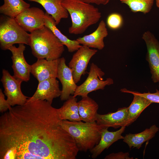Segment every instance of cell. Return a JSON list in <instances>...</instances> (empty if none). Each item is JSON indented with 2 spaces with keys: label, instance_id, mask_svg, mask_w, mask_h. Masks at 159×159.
<instances>
[{
  "label": "cell",
  "instance_id": "cell-1",
  "mask_svg": "<svg viewBox=\"0 0 159 159\" xmlns=\"http://www.w3.org/2000/svg\"><path fill=\"white\" fill-rule=\"evenodd\" d=\"M45 100L11 107L0 117V159H75L79 150Z\"/></svg>",
  "mask_w": 159,
  "mask_h": 159
},
{
  "label": "cell",
  "instance_id": "cell-2",
  "mask_svg": "<svg viewBox=\"0 0 159 159\" xmlns=\"http://www.w3.org/2000/svg\"><path fill=\"white\" fill-rule=\"evenodd\" d=\"M61 4L71 17L72 24L68 29L70 34L83 33L89 27L96 24L102 16L97 8L80 0H62Z\"/></svg>",
  "mask_w": 159,
  "mask_h": 159
},
{
  "label": "cell",
  "instance_id": "cell-3",
  "mask_svg": "<svg viewBox=\"0 0 159 159\" xmlns=\"http://www.w3.org/2000/svg\"><path fill=\"white\" fill-rule=\"evenodd\" d=\"M29 34L28 45L37 59L60 58L64 50V45L49 29L44 26Z\"/></svg>",
  "mask_w": 159,
  "mask_h": 159
},
{
  "label": "cell",
  "instance_id": "cell-4",
  "mask_svg": "<svg viewBox=\"0 0 159 159\" xmlns=\"http://www.w3.org/2000/svg\"><path fill=\"white\" fill-rule=\"evenodd\" d=\"M61 125L73 138L79 151L87 152L99 142L104 128L96 121L83 122L62 120Z\"/></svg>",
  "mask_w": 159,
  "mask_h": 159
},
{
  "label": "cell",
  "instance_id": "cell-5",
  "mask_svg": "<svg viewBox=\"0 0 159 159\" xmlns=\"http://www.w3.org/2000/svg\"><path fill=\"white\" fill-rule=\"evenodd\" d=\"M30 34L17 22L15 18L1 16L0 22V47L3 50L16 44L29 45Z\"/></svg>",
  "mask_w": 159,
  "mask_h": 159
},
{
  "label": "cell",
  "instance_id": "cell-6",
  "mask_svg": "<svg viewBox=\"0 0 159 159\" xmlns=\"http://www.w3.org/2000/svg\"><path fill=\"white\" fill-rule=\"evenodd\" d=\"M105 74L100 68L92 63L87 79L82 84L77 86L73 96L76 97L80 96L82 97H86L92 91L103 90L106 86L113 84L114 81L111 78H107L105 80H103L102 77Z\"/></svg>",
  "mask_w": 159,
  "mask_h": 159
},
{
  "label": "cell",
  "instance_id": "cell-7",
  "mask_svg": "<svg viewBox=\"0 0 159 159\" xmlns=\"http://www.w3.org/2000/svg\"><path fill=\"white\" fill-rule=\"evenodd\" d=\"M2 73L1 81L4 89V93L10 105L13 107L24 104L28 97L23 93L21 90V84L23 81L11 75L5 69H3Z\"/></svg>",
  "mask_w": 159,
  "mask_h": 159
},
{
  "label": "cell",
  "instance_id": "cell-8",
  "mask_svg": "<svg viewBox=\"0 0 159 159\" xmlns=\"http://www.w3.org/2000/svg\"><path fill=\"white\" fill-rule=\"evenodd\" d=\"M45 14L39 8L29 7L24 9L15 19L25 31L30 33L45 26Z\"/></svg>",
  "mask_w": 159,
  "mask_h": 159
},
{
  "label": "cell",
  "instance_id": "cell-9",
  "mask_svg": "<svg viewBox=\"0 0 159 159\" xmlns=\"http://www.w3.org/2000/svg\"><path fill=\"white\" fill-rule=\"evenodd\" d=\"M142 38L147 46L146 59L148 63L151 79L154 83L159 82V42L148 31L143 33Z\"/></svg>",
  "mask_w": 159,
  "mask_h": 159
},
{
  "label": "cell",
  "instance_id": "cell-10",
  "mask_svg": "<svg viewBox=\"0 0 159 159\" xmlns=\"http://www.w3.org/2000/svg\"><path fill=\"white\" fill-rule=\"evenodd\" d=\"M97 52L96 49L82 45L73 55L68 66L72 70L76 83L80 81L82 76L85 74L90 59Z\"/></svg>",
  "mask_w": 159,
  "mask_h": 159
},
{
  "label": "cell",
  "instance_id": "cell-11",
  "mask_svg": "<svg viewBox=\"0 0 159 159\" xmlns=\"http://www.w3.org/2000/svg\"><path fill=\"white\" fill-rule=\"evenodd\" d=\"M24 44H19L18 47L13 45L8 50L12 54L11 67L14 72L13 76L23 81L27 82L30 78L31 65L27 63L24 57V52L26 48Z\"/></svg>",
  "mask_w": 159,
  "mask_h": 159
},
{
  "label": "cell",
  "instance_id": "cell-12",
  "mask_svg": "<svg viewBox=\"0 0 159 159\" xmlns=\"http://www.w3.org/2000/svg\"><path fill=\"white\" fill-rule=\"evenodd\" d=\"M61 92L59 82L56 78H49L39 82L35 92L28 98L27 102L45 100L52 104L54 99L60 97Z\"/></svg>",
  "mask_w": 159,
  "mask_h": 159
},
{
  "label": "cell",
  "instance_id": "cell-13",
  "mask_svg": "<svg viewBox=\"0 0 159 159\" xmlns=\"http://www.w3.org/2000/svg\"><path fill=\"white\" fill-rule=\"evenodd\" d=\"M57 78L62 85L60 99L62 101H66L71 95H74L77 86L74 80L72 70L66 65L65 59L64 57L60 59Z\"/></svg>",
  "mask_w": 159,
  "mask_h": 159
},
{
  "label": "cell",
  "instance_id": "cell-14",
  "mask_svg": "<svg viewBox=\"0 0 159 159\" xmlns=\"http://www.w3.org/2000/svg\"><path fill=\"white\" fill-rule=\"evenodd\" d=\"M60 59L53 60L38 59L31 65V73L38 82L51 78H57Z\"/></svg>",
  "mask_w": 159,
  "mask_h": 159
},
{
  "label": "cell",
  "instance_id": "cell-15",
  "mask_svg": "<svg viewBox=\"0 0 159 159\" xmlns=\"http://www.w3.org/2000/svg\"><path fill=\"white\" fill-rule=\"evenodd\" d=\"M128 107L119 108L115 112L105 114L97 115L96 122L104 128L112 127L115 129L128 126Z\"/></svg>",
  "mask_w": 159,
  "mask_h": 159
},
{
  "label": "cell",
  "instance_id": "cell-16",
  "mask_svg": "<svg viewBox=\"0 0 159 159\" xmlns=\"http://www.w3.org/2000/svg\"><path fill=\"white\" fill-rule=\"evenodd\" d=\"M126 127L123 126L115 131H109L108 128H104L102 131L100 140L97 145L90 151L93 159L96 158L106 149H108L115 142L120 139H123L122 135L125 130Z\"/></svg>",
  "mask_w": 159,
  "mask_h": 159
},
{
  "label": "cell",
  "instance_id": "cell-17",
  "mask_svg": "<svg viewBox=\"0 0 159 159\" xmlns=\"http://www.w3.org/2000/svg\"><path fill=\"white\" fill-rule=\"evenodd\" d=\"M108 35L106 23L102 20L94 32L88 35L79 37L76 40L82 45L102 50L105 47L104 39Z\"/></svg>",
  "mask_w": 159,
  "mask_h": 159
},
{
  "label": "cell",
  "instance_id": "cell-18",
  "mask_svg": "<svg viewBox=\"0 0 159 159\" xmlns=\"http://www.w3.org/2000/svg\"><path fill=\"white\" fill-rule=\"evenodd\" d=\"M38 3L42 6L46 12L52 16L57 25L62 19L68 17L69 14L62 4V0H27Z\"/></svg>",
  "mask_w": 159,
  "mask_h": 159
},
{
  "label": "cell",
  "instance_id": "cell-19",
  "mask_svg": "<svg viewBox=\"0 0 159 159\" xmlns=\"http://www.w3.org/2000/svg\"><path fill=\"white\" fill-rule=\"evenodd\" d=\"M159 130L158 127L153 125L140 133L126 134L124 136L123 141L127 145L130 149L132 148L139 149L144 142L153 138Z\"/></svg>",
  "mask_w": 159,
  "mask_h": 159
},
{
  "label": "cell",
  "instance_id": "cell-20",
  "mask_svg": "<svg viewBox=\"0 0 159 159\" xmlns=\"http://www.w3.org/2000/svg\"><path fill=\"white\" fill-rule=\"evenodd\" d=\"M82 98L78 102L79 112L81 120L85 122L96 121L98 105L88 96Z\"/></svg>",
  "mask_w": 159,
  "mask_h": 159
},
{
  "label": "cell",
  "instance_id": "cell-21",
  "mask_svg": "<svg viewBox=\"0 0 159 159\" xmlns=\"http://www.w3.org/2000/svg\"><path fill=\"white\" fill-rule=\"evenodd\" d=\"M44 25L49 29L64 45L67 48L69 52L77 51L82 45L76 40H71L63 34L56 26L54 20L51 16L46 12L45 14Z\"/></svg>",
  "mask_w": 159,
  "mask_h": 159
},
{
  "label": "cell",
  "instance_id": "cell-22",
  "mask_svg": "<svg viewBox=\"0 0 159 159\" xmlns=\"http://www.w3.org/2000/svg\"><path fill=\"white\" fill-rule=\"evenodd\" d=\"M59 116L62 120L70 121H81L79 112L77 98L71 95L64 103L63 105L57 109Z\"/></svg>",
  "mask_w": 159,
  "mask_h": 159
},
{
  "label": "cell",
  "instance_id": "cell-23",
  "mask_svg": "<svg viewBox=\"0 0 159 159\" xmlns=\"http://www.w3.org/2000/svg\"><path fill=\"white\" fill-rule=\"evenodd\" d=\"M133 95V100L128 107V126L134 122L142 112L152 103L144 97L136 94Z\"/></svg>",
  "mask_w": 159,
  "mask_h": 159
},
{
  "label": "cell",
  "instance_id": "cell-24",
  "mask_svg": "<svg viewBox=\"0 0 159 159\" xmlns=\"http://www.w3.org/2000/svg\"><path fill=\"white\" fill-rule=\"evenodd\" d=\"M4 4L0 7V13L15 18L26 9L30 7V4L24 0H4Z\"/></svg>",
  "mask_w": 159,
  "mask_h": 159
},
{
  "label": "cell",
  "instance_id": "cell-25",
  "mask_svg": "<svg viewBox=\"0 0 159 159\" xmlns=\"http://www.w3.org/2000/svg\"><path fill=\"white\" fill-rule=\"evenodd\" d=\"M127 5L132 12H141L145 14L149 12L153 4L154 0H119Z\"/></svg>",
  "mask_w": 159,
  "mask_h": 159
},
{
  "label": "cell",
  "instance_id": "cell-26",
  "mask_svg": "<svg viewBox=\"0 0 159 159\" xmlns=\"http://www.w3.org/2000/svg\"><path fill=\"white\" fill-rule=\"evenodd\" d=\"M106 24L108 27L112 30L118 29L123 25V18L122 15L118 13H112L107 17Z\"/></svg>",
  "mask_w": 159,
  "mask_h": 159
},
{
  "label": "cell",
  "instance_id": "cell-27",
  "mask_svg": "<svg viewBox=\"0 0 159 159\" xmlns=\"http://www.w3.org/2000/svg\"><path fill=\"white\" fill-rule=\"evenodd\" d=\"M122 92L130 93L132 94H136L144 97L148 99L152 103H159V91L156 90V92L153 93L148 92L141 93L139 92L130 91L126 88H123L120 90Z\"/></svg>",
  "mask_w": 159,
  "mask_h": 159
},
{
  "label": "cell",
  "instance_id": "cell-28",
  "mask_svg": "<svg viewBox=\"0 0 159 159\" xmlns=\"http://www.w3.org/2000/svg\"><path fill=\"white\" fill-rule=\"evenodd\" d=\"M105 159H133L130 157L128 152H120L117 153H112L106 155Z\"/></svg>",
  "mask_w": 159,
  "mask_h": 159
},
{
  "label": "cell",
  "instance_id": "cell-29",
  "mask_svg": "<svg viewBox=\"0 0 159 159\" xmlns=\"http://www.w3.org/2000/svg\"><path fill=\"white\" fill-rule=\"evenodd\" d=\"M11 106L7 100L5 98L4 95L3 93L2 90L0 89V112L2 113L6 112L9 110Z\"/></svg>",
  "mask_w": 159,
  "mask_h": 159
},
{
  "label": "cell",
  "instance_id": "cell-30",
  "mask_svg": "<svg viewBox=\"0 0 159 159\" xmlns=\"http://www.w3.org/2000/svg\"><path fill=\"white\" fill-rule=\"evenodd\" d=\"M89 4H95L97 5H105L109 2L110 0H80Z\"/></svg>",
  "mask_w": 159,
  "mask_h": 159
},
{
  "label": "cell",
  "instance_id": "cell-31",
  "mask_svg": "<svg viewBox=\"0 0 159 159\" xmlns=\"http://www.w3.org/2000/svg\"><path fill=\"white\" fill-rule=\"evenodd\" d=\"M156 4V6L159 8V0H155Z\"/></svg>",
  "mask_w": 159,
  "mask_h": 159
}]
</instances>
